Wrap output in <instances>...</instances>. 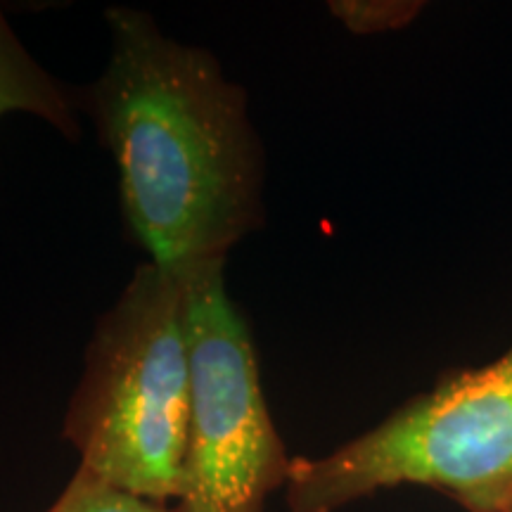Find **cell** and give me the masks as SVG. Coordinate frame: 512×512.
I'll return each mask as SVG.
<instances>
[{
	"label": "cell",
	"mask_w": 512,
	"mask_h": 512,
	"mask_svg": "<svg viewBox=\"0 0 512 512\" xmlns=\"http://www.w3.org/2000/svg\"><path fill=\"white\" fill-rule=\"evenodd\" d=\"M105 17L110 62L79 88V105L117 162L131 235L162 268L226 261L264 226V147L245 88L147 12L110 8Z\"/></svg>",
	"instance_id": "6da1fadb"
},
{
	"label": "cell",
	"mask_w": 512,
	"mask_h": 512,
	"mask_svg": "<svg viewBox=\"0 0 512 512\" xmlns=\"http://www.w3.org/2000/svg\"><path fill=\"white\" fill-rule=\"evenodd\" d=\"M190 434L183 273L140 264L95 325L64 437L81 470L128 494L181 503Z\"/></svg>",
	"instance_id": "7a4b0ae2"
},
{
	"label": "cell",
	"mask_w": 512,
	"mask_h": 512,
	"mask_svg": "<svg viewBox=\"0 0 512 512\" xmlns=\"http://www.w3.org/2000/svg\"><path fill=\"white\" fill-rule=\"evenodd\" d=\"M396 486H425L467 512L512 505V347L482 368L441 375L430 392L320 458H292L290 512H337Z\"/></svg>",
	"instance_id": "3957f363"
},
{
	"label": "cell",
	"mask_w": 512,
	"mask_h": 512,
	"mask_svg": "<svg viewBox=\"0 0 512 512\" xmlns=\"http://www.w3.org/2000/svg\"><path fill=\"white\" fill-rule=\"evenodd\" d=\"M188 304L190 434L181 512H266L292 458L275 430L226 261L181 268Z\"/></svg>",
	"instance_id": "277c9868"
},
{
	"label": "cell",
	"mask_w": 512,
	"mask_h": 512,
	"mask_svg": "<svg viewBox=\"0 0 512 512\" xmlns=\"http://www.w3.org/2000/svg\"><path fill=\"white\" fill-rule=\"evenodd\" d=\"M79 110V88L64 86L48 74L22 46L0 10V117L34 114L64 138L76 140L81 133Z\"/></svg>",
	"instance_id": "5b68a950"
},
{
	"label": "cell",
	"mask_w": 512,
	"mask_h": 512,
	"mask_svg": "<svg viewBox=\"0 0 512 512\" xmlns=\"http://www.w3.org/2000/svg\"><path fill=\"white\" fill-rule=\"evenodd\" d=\"M46 512H181V508L128 494L79 467Z\"/></svg>",
	"instance_id": "8992f818"
},
{
	"label": "cell",
	"mask_w": 512,
	"mask_h": 512,
	"mask_svg": "<svg viewBox=\"0 0 512 512\" xmlns=\"http://www.w3.org/2000/svg\"><path fill=\"white\" fill-rule=\"evenodd\" d=\"M337 15L356 34H377V31L401 29L422 10V3L403 0H356V3H332Z\"/></svg>",
	"instance_id": "52a82bcc"
},
{
	"label": "cell",
	"mask_w": 512,
	"mask_h": 512,
	"mask_svg": "<svg viewBox=\"0 0 512 512\" xmlns=\"http://www.w3.org/2000/svg\"><path fill=\"white\" fill-rule=\"evenodd\" d=\"M508 512H512V505H510V510H508Z\"/></svg>",
	"instance_id": "ba28073f"
}]
</instances>
